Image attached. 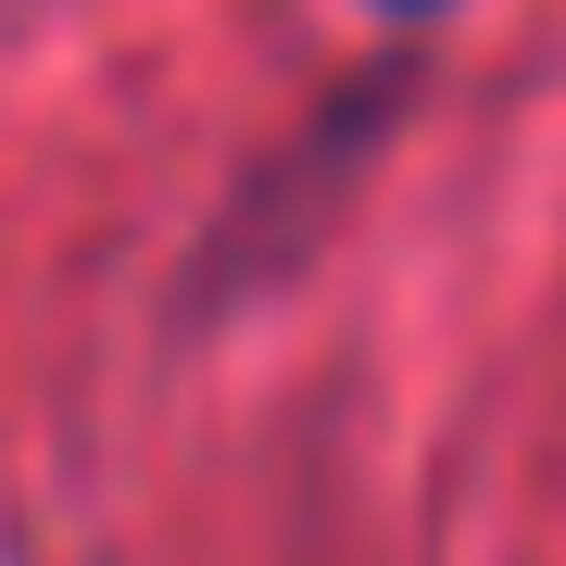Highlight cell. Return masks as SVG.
Listing matches in <instances>:
<instances>
[{
  "label": "cell",
  "mask_w": 566,
  "mask_h": 566,
  "mask_svg": "<svg viewBox=\"0 0 566 566\" xmlns=\"http://www.w3.org/2000/svg\"><path fill=\"white\" fill-rule=\"evenodd\" d=\"M390 13H428V0H390Z\"/></svg>",
  "instance_id": "1"
}]
</instances>
